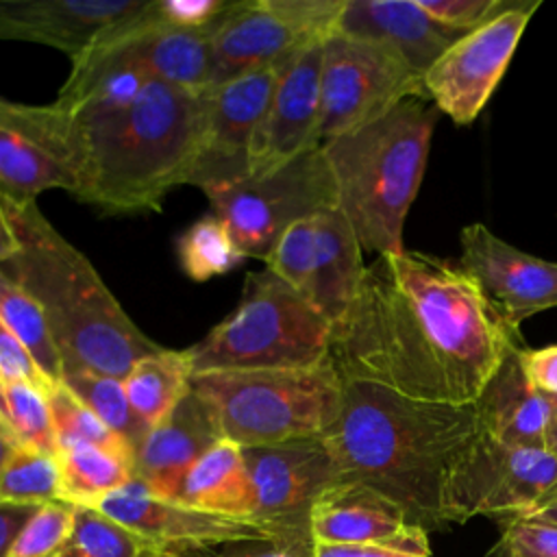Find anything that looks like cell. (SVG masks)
I'll list each match as a JSON object with an SVG mask.
<instances>
[{
	"instance_id": "obj_14",
	"label": "cell",
	"mask_w": 557,
	"mask_h": 557,
	"mask_svg": "<svg viewBox=\"0 0 557 557\" xmlns=\"http://www.w3.org/2000/svg\"><path fill=\"white\" fill-rule=\"evenodd\" d=\"M242 453L255 492V522L270 537L311 533L315 498L342 479L324 437L244 446Z\"/></svg>"
},
{
	"instance_id": "obj_27",
	"label": "cell",
	"mask_w": 557,
	"mask_h": 557,
	"mask_svg": "<svg viewBox=\"0 0 557 557\" xmlns=\"http://www.w3.org/2000/svg\"><path fill=\"white\" fill-rule=\"evenodd\" d=\"M48 189L74 194L72 172L26 133L0 122V196L13 202H35Z\"/></svg>"
},
{
	"instance_id": "obj_21",
	"label": "cell",
	"mask_w": 557,
	"mask_h": 557,
	"mask_svg": "<svg viewBox=\"0 0 557 557\" xmlns=\"http://www.w3.org/2000/svg\"><path fill=\"white\" fill-rule=\"evenodd\" d=\"M218 440L220 431L209 407L189 389L135 448L133 479L144 483L150 494L176 500L194 461Z\"/></svg>"
},
{
	"instance_id": "obj_26",
	"label": "cell",
	"mask_w": 557,
	"mask_h": 557,
	"mask_svg": "<svg viewBox=\"0 0 557 557\" xmlns=\"http://www.w3.org/2000/svg\"><path fill=\"white\" fill-rule=\"evenodd\" d=\"M189 350L161 348L135 361L122 379L126 398L137 418L152 429L159 424L191 389Z\"/></svg>"
},
{
	"instance_id": "obj_4",
	"label": "cell",
	"mask_w": 557,
	"mask_h": 557,
	"mask_svg": "<svg viewBox=\"0 0 557 557\" xmlns=\"http://www.w3.org/2000/svg\"><path fill=\"white\" fill-rule=\"evenodd\" d=\"M198 122V94L150 81L126 109L74 122L72 196L104 213L159 211L185 185Z\"/></svg>"
},
{
	"instance_id": "obj_13",
	"label": "cell",
	"mask_w": 557,
	"mask_h": 557,
	"mask_svg": "<svg viewBox=\"0 0 557 557\" xmlns=\"http://www.w3.org/2000/svg\"><path fill=\"white\" fill-rule=\"evenodd\" d=\"M542 0H516L507 11L459 37L424 74L426 98L455 124L476 120L498 87L516 46Z\"/></svg>"
},
{
	"instance_id": "obj_15",
	"label": "cell",
	"mask_w": 557,
	"mask_h": 557,
	"mask_svg": "<svg viewBox=\"0 0 557 557\" xmlns=\"http://www.w3.org/2000/svg\"><path fill=\"white\" fill-rule=\"evenodd\" d=\"M459 244V265L511 331L518 333L524 320L557 307L555 261L518 250L479 222L461 228Z\"/></svg>"
},
{
	"instance_id": "obj_25",
	"label": "cell",
	"mask_w": 557,
	"mask_h": 557,
	"mask_svg": "<svg viewBox=\"0 0 557 557\" xmlns=\"http://www.w3.org/2000/svg\"><path fill=\"white\" fill-rule=\"evenodd\" d=\"M176 503L191 509L255 520V492L242 446L220 437L189 468Z\"/></svg>"
},
{
	"instance_id": "obj_47",
	"label": "cell",
	"mask_w": 557,
	"mask_h": 557,
	"mask_svg": "<svg viewBox=\"0 0 557 557\" xmlns=\"http://www.w3.org/2000/svg\"><path fill=\"white\" fill-rule=\"evenodd\" d=\"M20 446V442L4 429V424L0 422V474L4 470V466L9 463L13 450Z\"/></svg>"
},
{
	"instance_id": "obj_29",
	"label": "cell",
	"mask_w": 557,
	"mask_h": 557,
	"mask_svg": "<svg viewBox=\"0 0 557 557\" xmlns=\"http://www.w3.org/2000/svg\"><path fill=\"white\" fill-rule=\"evenodd\" d=\"M161 548L96 507H76L67 537L48 557H154Z\"/></svg>"
},
{
	"instance_id": "obj_44",
	"label": "cell",
	"mask_w": 557,
	"mask_h": 557,
	"mask_svg": "<svg viewBox=\"0 0 557 557\" xmlns=\"http://www.w3.org/2000/svg\"><path fill=\"white\" fill-rule=\"evenodd\" d=\"M39 509V505H20V503H2L0 500V557H9L15 537L30 520V516Z\"/></svg>"
},
{
	"instance_id": "obj_6",
	"label": "cell",
	"mask_w": 557,
	"mask_h": 557,
	"mask_svg": "<svg viewBox=\"0 0 557 557\" xmlns=\"http://www.w3.org/2000/svg\"><path fill=\"white\" fill-rule=\"evenodd\" d=\"M191 389L220 437L242 448L324 435L342 407V376L331 357L300 368L200 372Z\"/></svg>"
},
{
	"instance_id": "obj_39",
	"label": "cell",
	"mask_w": 557,
	"mask_h": 557,
	"mask_svg": "<svg viewBox=\"0 0 557 557\" xmlns=\"http://www.w3.org/2000/svg\"><path fill=\"white\" fill-rule=\"evenodd\" d=\"M516 0H418L422 11L444 26L470 33L507 11Z\"/></svg>"
},
{
	"instance_id": "obj_19",
	"label": "cell",
	"mask_w": 557,
	"mask_h": 557,
	"mask_svg": "<svg viewBox=\"0 0 557 557\" xmlns=\"http://www.w3.org/2000/svg\"><path fill=\"white\" fill-rule=\"evenodd\" d=\"M315 544H379L431 555L426 531L376 490L339 479L313 503L309 513Z\"/></svg>"
},
{
	"instance_id": "obj_17",
	"label": "cell",
	"mask_w": 557,
	"mask_h": 557,
	"mask_svg": "<svg viewBox=\"0 0 557 557\" xmlns=\"http://www.w3.org/2000/svg\"><path fill=\"white\" fill-rule=\"evenodd\" d=\"M213 28L163 24L154 13V0H148L137 15L102 33L85 52L135 63L154 81L200 94L211 85Z\"/></svg>"
},
{
	"instance_id": "obj_1",
	"label": "cell",
	"mask_w": 557,
	"mask_h": 557,
	"mask_svg": "<svg viewBox=\"0 0 557 557\" xmlns=\"http://www.w3.org/2000/svg\"><path fill=\"white\" fill-rule=\"evenodd\" d=\"M518 344L459 263L418 250L376 257L333 326L339 376L424 403L472 405Z\"/></svg>"
},
{
	"instance_id": "obj_24",
	"label": "cell",
	"mask_w": 557,
	"mask_h": 557,
	"mask_svg": "<svg viewBox=\"0 0 557 557\" xmlns=\"http://www.w3.org/2000/svg\"><path fill=\"white\" fill-rule=\"evenodd\" d=\"M361 252L363 248L337 205L315 215L313 274L307 300L331 326L344 320L359 294L368 268Z\"/></svg>"
},
{
	"instance_id": "obj_30",
	"label": "cell",
	"mask_w": 557,
	"mask_h": 557,
	"mask_svg": "<svg viewBox=\"0 0 557 557\" xmlns=\"http://www.w3.org/2000/svg\"><path fill=\"white\" fill-rule=\"evenodd\" d=\"M0 320L26 346L44 374L59 383L63 361L39 302L0 268Z\"/></svg>"
},
{
	"instance_id": "obj_49",
	"label": "cell",
	"mask_w": 557,
	"mask_h": 557,
	"mask_svg": "<svg viewBox=\"0 0 557 557\" xmlns=\"http://www.w3.org/2000/svg\"><path fill=\"white\" fill-rule=\"evenodd\" d=\"M546 450L548 453H553L555 457H557V411H555V416H553V420H550V424H548V431H546Z\"/></svg>"
},
{
	"instance_id": "obj_43",
	"label": "cell",
	"mask_w": 557,
	"mask_h": 557,
	"mask_svg": "<svg viewBox=\"0 0 557 557\" xmlns=\"http://www.w3.org/2000/svg\"><path fill=\"white\" fill-rule=\"evenodd\" d=\"M522 368L529 381L557 398V344H548L542 348H522Z\"/></svg>"
},
{
	"instance_id": "obj_34",
	"label": "cell",
	"mask_w": 557,
	"mask_h": 557,
	"mask_svg": "<svg viewBox=\"0 0 557 557\" xmlns=\"http://www.w3.org/2000/svg\"><path fill=\"white\" fill-rule=\"evenodd\" d=\"M50 416H52V426H54V437H57V448L63 444H94L100 448H107L133 463V448L117 435L113 433L76 394H72L63 381L57 383L48 394H46Z\"/></svg>"
},
{
	"instance_id": "obj_7",
	"label": "cell",
	"mask_w": 557,
	"mask_h": 557,
	"mask_svg": "<svg viewBox=\"0 0 557 557\" xmlns=\"http://www.w3.org/2000/svg\"><path fill=\"white\" fill-rule=\"evenodd\" d=\"M333 326L268 268L246 276L237 307L189 350L194 374L300 368L331 357Z\"/></svg>"
},
{
	"instance_id": "obj_10",
	"label": "cell",
	"mask_w": 557,
	"mask_h": 557,
	"mask_svg": "<svg viewBox=\"0 0 557 557\" xmlns=\"http://www.w3.org/2000/svg\"><path fill=\"white\" fill-rule=\"evenodd\" d=\"M344 4L346 0H235L211 33L209 87L281 65L324 44L337 30Z\"/></svg>"
},
{
	"instance_id": "obj_31",
	"label": "cell",
	"mask_w": 557,
	"mask_h": 557,
	"mask_svg": "<svg viewBox=\"0 0 557 557\" xmlns=\"http://www.w3.org/2000/svg\"><path fill=\"white\" fill-rule=\"evenodd\" d=\"M176 257L185 276L196 283L226 274L246 259L235 246L226 224L213 213L202 215L181 233Z\"/></svg>"
},
{
	"instance_id": "obj_2",
	"label": "cell",
	"mask_w": 557,
	"mask_h": 557,
	"mask_svg": "<svg viewBox=\"0 0 557 557\" xmlns=\"http://www.w3.org/2000/svg\"><path fill=\"white\" fill-rule=\"evenodd\" d=\"M481 433L474 403H424L342 376L339 416L322 437L342 479L376 490L433 531L448 527V481Z\"/></svg>"
},
{
	"instance_id": "obj_36",
	"label": "cell",
	"mask_w": 557,
	"mask_h": 557,
	"mask_svg": "<svg viewBox=\"0 0 557 557\" xmlns=\"http://www.w3.org/2000/svg\"><path fill=\"white\" fill-rule=\"evenodd\" d=\"M315 252V215L292 224L272 252L265 259V268L296 289L302 298H309L311 274Z\"/></svg>"
},
{
	"instance_id": "obj_38",
	"label": "cell",
	"mask_w": 557,
	"mask_h": 557,
	"mask_svg": "<svg viewBox=\"0 0 557 557\" xmlns=\"http://www.w3.org/2000/svg\"><path fill=\"white\" fill-rule=\"evenodd\" d=\"M487 557H557V527L524 518L505 520Z\"/></svg>"
},
{
	"instance_id": "obj_12",
	"label": "cell",
	"mask_w": 557,
	"mask_h": 557,
	"mask_svg": "<svg viewBox=\"0 0 557 557\" xmlns=\"http://www.w3.org/2000/svg\"><path fill=\"white\" fill-rule=\"evenodd\" d=\"M281 65L242 74L198 94L196 139L185 185L207 194L250 176L255 139Z\"/></svg>"
},
{
	"instance_id": "obj_48",
	"label": "cell",
	"mask_w": 557,
	"mask_h": 557,
	"mask_svg": "<svg viewBox=\"0 0 557 557\" xmlns=\"http://www.w3.org/2000/svg\"><path fill=\"white\" fill-rule=\"evenodd\" d=\"M524 520H533V522H544V524H553L557 527V496L550 498L544 507H540L535 513L527 516Z\"/></svg>"
},
{
	"instance_id": "obj_37",
	"label": "cell",
	"mask_w": 557,
	"mask_h": 557,
	"mask_svg": "<svg viewBox=\"0 0 557 557\" xmlns=\"http://www.w3.org/2000/svg\"><path fill=\"white\" fill-rule=\"evenodd\" d=\"M76 505L52 500L39 509L24 524L13 542L9 557H48L70 533Z\"/></svg>"
},
{
	"instance_id": "obj_3",
	"label": "cell",
	"mask_w": 557,
	"mask_h": 557,
	"mask_svg": "<svg viewBox=\"0 0 557 557\" xmlns=\"http://www.w3.org/2000/svg\"><path fill=\"white\" fill-rule=\"evenodd\" d=\"M4 207L20 250L0 268L39 302L63 374L89 370L122 381L135 361L163 348L139 331L91 261L46 220L37 202L4 198Z\"/></svg>"
},
{
	"instance_id": "obj_46",
	"label": "cell",
	"mask_w": 557,
	"mask_h": 557,
	"mask_svg": "<svg viewBox=\"0 0 557 557\" xmlns=\"http://www.w3.org/2000/svg\"><path fill=\"white\" fill-rule=\"evenodd\" d=\"M17 250H20V242L11 226V220H9V213L4 207V198L0 196V265H4Z\"/></svg>"
},
{
	"instance_id": "obj_41",
	"label": "cell",
	"mask_w": 557,
	"mask_h": 557,
	"mask_svg": "<svg viewBox=\"0 0 557 557\" xmlns=\"http://www.w3.org/2000/svg\"><path fill=\"white\" fill-rule=\"evenodd\" d=\"M235 0H154V13L163 24L178 28H213Z\"/></svg>"
},
{
	"instance_id": "obj_11",
	"label": "cell",
	"mask_w": 557,
	"mask_h": 557,
	"mask_svg": "<svg viewBox=\"0 0 557 557\" xmlns=\"http://www.w3.org/2000/svg\"><path fill=\"white\" fill-rule=\"evenodd\" d=\"M557 496V457L540 446L503 444L487 433L457 463L446 490L448 524L474 516L527 518Z\"/></svg>"
},
{
	"instance_id": "obj_5",
	"label": "cell",
	"mask_w": 557,
	"mask_h": 557,
	"mask_svg": "<svg viewBox=\"0 0 557 557\" xmlns=\"http://www.w3.org/2000/svg\"><path fill=\"white\" fill-rule=\"evenodd\" d=\"M431 100L409 98L381 120L322 144L337 207L368 252L400 255L405 218L418 196L437 124Z\"/></svg>"
},
{
	"instance_id": "obj_35",
	"label": "cell",
	"mask_w": 557,
	"mask_h": 557,
	"mask_svg": "<svg viewBox=\"0 0 557 557\" xmlns=\"http://www.w3.org/2000/svg\"><path fill=\"white\" fill-rule=\"evenodd\" d=\"M0 500L20 505L59 500L57 457L20 444L0 474Z\"/></svg>"
},
{
	"instance_id": "obj_33",
	"label": "cell",
	"mask_w": 557,
	"mask_h": 557,
	"mask_svg": "<svg viewBox=\"0 0 557 557\" xmlns=\"http://www.w3.org/2000/svg\"><path fill=\"white\" fill-rule=\"evenodd\" d=\"M0 422L22 446L57 455L50 407L35 387L0 376Z\"/></svg>"
},
{
	"instance_id": "obj_20",
	"label": "cell",
	"mask_w": 557,
	"mask_h": 557,
	"mask_svg": "<svg viewBox=\"0 0 557 557\" xmlns=\"http://www.w3.org/2000/svg\"><path fill=\"white\" fill-rule=\"evenodd\" d=\"M148 0H22L0 2V39L37 41L70 59L102 33L137 15Z\"/></svg>"
},
{
	"instance_id": "obj_32",
	"label": "cell",
	"mask_w": 557,
	"mask_h": 557,
	"mask_svg": "<svg viewBox=\"0 0 557 557\" xmlns=\"http://www.w3.org/2000/svg\"><path fill=\"white\" fill-rule=\"evenodd\" d=\"M61 381L135 453L150 429L133 411L120 379L89 370H72L65 372Z\"/></svg>"
},
{
	"instance_id": "obj_50",
	"label": "cell",
	"mask_w": 557,
	"mask_h": 557,
	"mask_svg": "<svg viewBox=\"0 0 557 557\" xmlns=\"http://www.w3.org/2000/svg\"><path fill=\"white\" fill-rule=\"evenodd\" d=\"M154 557H183V555H176V553H165V550H161L159 555H154Z\"/></svg>"
},
{
	"instance_id": "obj_9",
	"label": "cell",
	"mask_w": 557,
	"mask_h": 557,
	"mask_svg": "<svg viewBox=\"0 0 557 557\" xmlns=\"http://www.w3.org/2000/svg\"><path fill=\"white\" fill-rule=\"evenodd\" d=\"M409 98H426L424 81L392 48L333 33L322 48L320 146L359 131Z\"/></svg>"
},
{
	"instance_id": "obj_16",
	"label": "cell",
	"mask_w": 557,
	"mask_h": 557,
	"mask_svg": "<svg viewBox=\"0 0 557 557\" xmlns=\"http://www.w3.org/2000/svg\"><path fill=\"white\" fill-rule=\"evenodd\" d=\"M96 509L139 533L165 553H209L226 544L265 540L268 531L255 520L224 518L191 509L176 500H163L144 483L131 479L109 494Z\"/></svg>"
},
{
	"instance_id": "obj_45",
	"label": "cell",
	"mask_w": 557,
	"mask_h": 557,
	"mask_svg": "<svg viewBox=\"0 0 557 557\" xmlns=\"http://www.w3.org/2000/svg\"><path fill=\"white\" fill-rule=\"evenodd\" d=\"M315 557H431L379 544H315Z\"/></svg>"
},
{
	"instance_id": "obj_18",
	"label": "cell",
	"mask_w": 557,
	"mask_h": 557,
	"mask_svg": "<svg viewBox=\"0 0 557 557\" xmlns=\"http://www.w3.org/2000/svg\"><path fill=\"white\" fill-rule=\"evenodd\" d=\"M322 48L324 44H315L281 65L255 139L250 176L265 174L320 148Z\"/></svg>"
},
{
	"instance_id": "obj_23",
	"label": "cell",
	"mask_w": 557,
	"mask_h": 557,
	"mask_svg": "<svg viewBox=\"0 0 557 557\" xmlns=\"http://www.w3.org/2000/svg\"><path fill=\"white\" fill-rule=\"evenodd\" d=\"M522 346L513 344L474 400L483 433L511 446L546 448V431L557 398L537 389L522 368Z\"/></svg>"
},
{
	"instance_id": "obj_40",
	"label": "cell",
	"mask_w": 557,
	"mask_h": 557,
	"mask_svg": "<svg viewBox=\"0 0 557 557\" xmlns=\"http://www.w3.org/2000/svg\"><path fill=\"white\" fill-rule=\"evenodd\" d=\"M202 557H315V542L311 533L272 535L265 540L226 544L205 553Z\"/></svg>"
},
{
	"instance_id": "obj_42",
	"label": "cell",
	"mask_w": 557,
	"mask_h": 557,
	"mask_svg": "<svg viewBox=\"0 0 557 557\" xmlns=\"http://www.w3.org/2000/svg\"><path fill=\"white\" fill-rule=\"evenodd\" d=\"M0 376L35 387L44 396L57 385L37 366L26 346L0 320ZM61 383V381H59Z\"/></svg>"
},
{
	"instance_id": "obj_28",
	"label": "cell",
	"mask_w": 557,
	"mask_h": 557,
	"mask_svg": "<svg viewBox=\"0 0 557 557\" xmlns=\"http://www.w3.org/2000/svg\"><path fill=\"white\" fill-rule=\"evenodd\" d=\"M54 457L59 463V500L76 507H98L133 479L128 459L94 444H63Z\"/></svg>"
},
{
	"instance_id": "obj_22",
	"label": "cell",
	"mask_w": 557,
	"mask_h": 557,
	"mask_svg": "<svg viewBox=\"0 0 557 557\" xmlns=\"http://www.w3.org/2000/svg\"><path fill=\"white\" fill-rule=\"evenodd\" d=\"M335 33L392 48L422 78L466 35L433 20L418 0H346Z\"/></svg>"
},
{
	"instance_id": "obj_8",
	"label": "cell",
	"mask_w": 557,
	"mask_h": 557,
	"mask_svg": "<svg viewBox=\"0 0 557 557\" xmlns=\"http://www.w3.org/2000/svg\"><path fill=\"white\" fill-rule=\"evenodd\" d=\"M207 198L211 213L226 224L239 252L261 261L292 224L337 205L322 146L265 174L207 191Z\"/></svg>"
}]
</instances>
